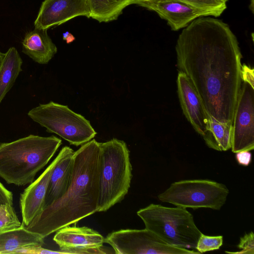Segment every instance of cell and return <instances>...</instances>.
<instances>
[{"mask_svg": "<svg viewBox=\"0 0 254 254\" xmlns=\"http://www.w3.org/2000/svg\"><path fill=\"white\" fill-rule=\"evenodd\" d=\"M43 238L27 230L24 226L0 232V254H13L20 248L42 246Z\"/></svg>", "mask_w": 254, "mask_h": 254, "instance_id": "e0dca14e", "label": "cell"}, {"mask_svg": "<svg viewBox=\"0 0 254 254\" xmlns=\"http://www.w3.org/2000/svg\"><path fill=\"white\" fill-rule=\"evenodd\" d=\"M99 142L92 139L73 154L72 175L64 193L46 205L26 227L45 239L60 229L76 225L98 212L100 173Z\"/></svg>", "mask_w": 254, "mask_h": 254, "instance_id": "7a4b0ae2", "label": "cell"}, {"mask_svg": "<svg viewBox=\"0 0 254 254\" xmlns=\"http://www.w3.org/2000/svg\"><path fill=\"white\" fill-rule=\"evenodd\" d=\"M229 193L221 183L206 179L186 180L173 183L158 198L177 207L219 210L226 203Z\"/></svg>", "mask_w": 254, "mask_h": 254, "instance_id": "52a82bcc", "label": "cell"}, {"mask_svg": "<svg viewBox=\"0 0 254 254\" xmlns=\"http://www.w3.org/2000/svg\"><path fill=\"white\" fill-rule=\"evenodd\" d=\"M223 243L222 236H209L201 233L197 241L195 250L200 254L215 251L219 250Z\"/></svg>", "mask_w": 254, "mask_h": 254, "instance_id": "603a6c76", "label": "cell"}, {"mask_svg": "<svg viewBox=\"0 0 254 254\" xmlns=\"http://www.w3.org/2000/svg\"><path fill=\"white\" fill-rule=\"evenodd\" d=\"M105 243L118 254H199L190 250L171 246L156 234L144 229H121L109 234Z\"/></svg>", "mask_w": 254, "mask_h": 254, "instance_id": "ba28073f", "label": "cell"}, {"mask_svg": "<svg viewBox=\"0 0 254 254\" xmlns=\"http://www.w3.org/2000/svg\"><path fill=\"white\" fill-rule=\"evenodd\" d=\"M194 7L212 12L214 16L221 15L227 7L225 2L219 0H179Z\"/></svg>", "mask_w": 254, "mask_h": 254, "instance_id": "7402d4cb", "label": "cell"}, {"mask_svg": "<svg viewBox=\"0 0 254 254\" xmlns=\"http://www.w3.org/2000/svg\"><path fill=\"white\" fill-rule=\"evenodd\" d=\"M231 150L234 153L254 148V88L241 84L232 124Z\"/></svg>", "mask_w": 254, "mask_h": 254, "instance_id": "9c48e42d", "label": "cell"}, {"mask_svg": "<svg viewBox=\"0 0 254 254\" xmlns=\"http://www.w3.org/2000/svg\"><path fill=\"white\" fill-rule=\"evenodd\" d=\"M90 17L99 22H108L118 19L133 0H88Z\"/></svg>", "mask_w": 254, "mask_h": 254, "instance_id": "ffe728a7", "label": "cell"}, {"mask_svg": "<svg viewBox=\"0 0 254 254\" xmlns=\"http://www.w3.org/2000/svg\"><path fill=\"white\" fill-rule=\"evenodd\" d=\"M178 71L186 74L207 114L233 124L242 84V54L227 24L208 16L184 28L176 45Z\"/></svg>", "mask_w": 254, "mask_h": 254, "instance_id": "6da1fadb", "label": "cell"}, {"mask_svg": "<svg viewBox=\"0 0 254 254\" xmlns=\"http://www.w3.org/2000/svg\"><path fill=\"white\" fill-rule=\"evenodd\" d=\"M2 204L12 205L13 194L0 182V205Z\"/></svg>", "mask_w": 254, "mask_h": 254, "instance_id": "4316f807", "label": "cell"}, {"mask_svg": "<svg viewBox=\"0 0 254 254\" xmlns=\"http://www.w3.org/2000/svg\"><path fill=\"white\" fill-rule=\"evenodd\" d=\"M13 254H62V253L60 250H51L45 249L42 246H31L19 249L16 250Z\"/></svg>", "mask_w": 254, "mask_h": 254, "instance_id": "d4e9b609", "label": "cell"}, {"mask_svg": "<svg viewBox=\"0 0 254 254\" xmlns=\"http://www.w3.org/2000/svg\"><path fill=\"white\" fill-rule=\"evenodd\" d=\"M219 0L226 3L228 0Z\"/></svg>", "mask_w": 254, "mask_h": 254, "instance_id": "d6a6232c", "label": "cell"}, {"mask_svg": "<svg viewBox=\"0 0 254 254\" xmlns=\"http://www.w3.org/2000/svg\"><path fill=\"white\" fill-rule=\"evenodd\" d=\"M137 4L156 12L167 21L174 31L186 27L198 17L214 16L210 11L194 7L179 0H151Z\"/></svg>", "mask_w": 254, "mask_h": 254, "instance_id": "7c38bea8", "label": "cell"}, {"mask_svg": "<svg viewBox=\"0 0 254 254\" xmlns=\"http://www.w3.org/2000/svg\"><path fill=\"white\" fill-rule=\"evenodd\" d=\"M137 215L143 222L145 228L165 243L173 247L195 250L202 233L187 208L151 203L139 209Z\"/></svg>", "mask_w": 254, "mask_h": 254, "instance_id": "5b68a950", "label": "cell"}, {"mask_svg": "<svg viewBox=\"0 0 254 254\" xmlns=\"http://www.w3.org/2000/svg\"><path fill=\"white\" fill-rule=\"evenodd\" d=\"M74 152L67 146L60 150V159L51 174L45 206L62 196L67 190L72 175Z\"/></svg>", "mask_w": 254, "mask_h": 254, "instance_id": "9a60e30c", "label": "cell"}, {"mask_svg": "<svg viewBox=\"0 0 254 254\" xmlns=\"http://www.w3.org/2000/svg\"><path fill=\"white\" fill-rule=\"evenodd\" d=\"M254 0H251V4H250V9L252 10V11L254 12Z\"/></svg>", "mask_w": 254, "mask_h": 254, "instance_id": "4dcf8cb0", "label": "cell"}, {"mask_svg": "<svg viewBox=\"0 0 254 254\" xmlns=\"http://www.w3.org/2000/svg\"><path fill=\"white\" fill-rule=\"evenodd\" d=\"M5 53H3L0 51V65L2 62L3 58L4 57Z\"/></svg>", "mask_w": 254, "mask_h": 254, "instance_id": "f546056e", "label": "cell"}, {"mask_svg": "<svg viewBox=\"0 0 254 254\" xmlns=\"http://www.w3.org/2000/svg\"><path fill=\"white\" fill-rule=\"evenodd\" d=\"M22 60L16 49L10 47L0 65V104L22 71Z\"/></svg>", "mask_w": 254, "mask_h": 254, "instance_id": "ac0fdd59", "label": "cell"}, {"mask_svg": "<svg viewBox=\"0 0 254 254\" xmlns=\"http://www.w3.org/2000/svg\"><path fill=\"white\" fill-rule=\"evenodd\" d=\"M240 252H225L227 253L234 254H254V235L253 232L246 234L243 237L241 238L240 243L237 246Z\"/></svg>", "mask_w": 254, "mask_h": 254, "instance_id": "cb8c5ba5", "label": "cell"}, {"mask_svg": "<svg viewBox=\"0 0 254 254\" xmlns=\"http://www.w3.org/2000/svg\"><path fill=\"white\" fill-rule=\"evenodd\" d=\"M33 121L76 146L92 140L97 132L90 122L67 106L53 101L40 104L27 113Z\"/></svg>", "mask_w": 254, "mask_h": 254, "instance_id": "8992f818", "label": "cell"}, {"mask_svg": "<svg viewBox=\"0 0 254 254\" xmlns=\"http://www.w3.org/2000/svg\"><path fill=\"white\" fill-rule=\"evenodd\" d=\"M100 173L98 212H105L121 201L132 179L129 151L123 140L99 142Z\"/></svg>", "mask_w": 254, "mask_h": 254, "instance_id": "277c9868", "label": "cell"}, {"mask_svg": "<svg viewBox=\"0 0 254 254\" xmlns=\"http://www.w3.org/2000/svg\"><path fill=\"white\" fill-rule=\"evenodd\" d=\"M53 240L62 254H107L105 238L87 227L76 225L64 227L56 232Z\"/></svg>", "mask_w": 254, "mask_h": 254, "instance_id": "30bf717a", "label": "cell"}, {"mask_svg": "<svg viewBox=\"0 0 254 254\" xmlns=\"http://www.w3.org/2000/svg\"><path fill=\"white\" fill-rule=\"evenodd\" d=\"M79 16L90 17L88 0H44L34 21V26L48 30Z\"/></svg>", "mask_w": 254, "mask_h": 254, "instance_id": "8fae6325", "label": "cell"}, {"mask_svg": "<svg viewBox=\"0 0 254 254\" xmlns=\"http://www.w3.org/2000/svg\"><path fill=\"white\" fill-rule=\"evenodd\" d=\"M236 153V159L239 164L248 166L251 163L252 153L250 151H241Z\"/></svg>", "mask_w": 254, "mask_h": 254, "instance_id": "83f0119b", "label": "cell"}, {"mask_svg": "<svg viewBox=\"0 0 254 254\" xmlns=\"http://www.w3.org/2000/svg\"><path fill=\"white\" fill-rule=\"evenodd\" d=\"M177 85L178 97L184 115L197 133L203 136L208 128L209 116L185 74L178 71Z\"/></svg>", "mask_w": 254, "mask_h": 254, "instance_id": "5bb4252c", "label": "cell"}, {"mask_svg": "<svg viewBox=\"0 0 254 254\" xmlns=\"http://www.w3.org/2000/svg\"><path fill=\"white\" fill-rule=\"evenodd\" d=\"M22 52L35 62L48 64L57 53V48L47 33V29L35 28L27 32L22 42Z\"/></svg>", "mask_w": 254, "mask_h": 254, "instance_id": "2e32d148", "label": "cell"}, {"mask_svg": "<svg viewBox=\"0 0 254 254\" xmlns=\"http://www.w3.org/2000/svg\"><path fill=\"white\" fill-rule=\"evenodd\" d=\"M254 69L250 66L244 64L241 66V78L242 81L250 84L254 88Z\"/></svg>", "mask_w": 254, "mask_h": 254, "instance_id": "484cf974", "label": "cell"}, {"mask_svg": "<svg viewBox=\"0 0 254 254\" xmlns=\"http://www.w3.org/2000/svg\"><path fill=\"white\" fill-rule=\"evenodd\" d=\"M232 124L220 123L209 116L208 128L202 137L209 148L219 151L231 149Z\"/></svg>", "mask_w": 254, "mask_h": 254, "instance_id": "d6986e66", "label": "cell"}, {"mask_svg": "<svg viewBox=\"0 0 254 254\" xmlns=\"http://www.w3.org/2000/svg\"><path fill=\"white\" fill-rule=\"evenodd\" d=\"M147 0H133L134 1V4H137L138 3L142 1H145Z\"/></svg>", "mask_w": 254, "mask_h": 254, "instance_id": "1f68e13d", "label": "cell"}, {"mask_svg": "<svg viewBox=\"0 0 254 254\" xmlns=\"http://www.w3.org/2000/svg\"><path fill=\"white\" fill-rule=\"evenodd\" d=\"M60 158L59 152L40 176L21 193L20 205L23 226H28L44 208L51 174Z\"/></svg>", "mask_w": 254, "mask_h": 254, "instance_id": "4fadbf2b", "label": "cell"}, {"mask_svg": "<svg viewBox=\"0 0 254 254\" xmlns=\"http://www.w3.org/2000/svg\"><path fill=\"white\" fill-rule=\"evenodd\" d=\"M62 143V140L54 135L33 134L0 143V177L8 184H31Z\"/></svg>", "mask_w": 254, "mask_h": 254, "instance_id": "3957f363", "label": "cell"}, {"mask_svg": "<svg viewBox=\"0 0 254 254\" xmlns=\"http://www.w3.org/2000/svg\"><path fill=\"white\" fill-rule=\"evenodd\" d=\"M20 222L12 205H0V232L20 227Z\"/></svg>", "mask_w": 254, "mask_h": 254, "instance_id": "44dd1931", "label": "cell"}, {"mask_svg": "<svg viewBox=\"0 0 254 254\" xmlns=\"http://www.w3.org/2000/svg\"><path fill=\"white\" fill-rule=\"evenodd\" d=\"M63 36V39L65 40L67 44L72 42L75 40V37L68 31L64 33Z\"/></svg>", "mask_w": 254, "mask_h": 254, "instance_id": "f1b7e54d", "label": "cell"}]
</instances>
